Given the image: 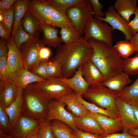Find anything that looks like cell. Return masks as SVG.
<instances>
[{
  "label": "cell",
  "mask_w": 138,
  "mask_h": 138,
  "mask_svg": "<svg viewBox=\"0 0 138 138\" xmlns=\"http://www.w3.org/2000/svg\"><path fill=\"white\" fill-rule=\"evenodd\" d=\"M92 53L90 44L82 37L76 42L57 48L51 60L60 64L62 77L68 78L73 76L80 66L90 60Z\"/></svg>",
  "instance_id": "cell-1"
},
{
  "label": "cell",
  "mask_w": 138,
  "mask_h": 138,
  "mask_svg": "<svg viewBox=\"0 0 138 138\" xmlns=\"http://www.w3.org/2000/svg\"><path fill=\"white\" fill-rule=\"evenodd\" d=\"M88 41L92 50L90 60L106 79L123 72L124 60L113 45L91 38Z\"/></svg>",
  "instance_id": "cell-2"
},
{
  "label": "cell",
  "mask_w": 138,
  "mask_h": 138,
  "mask_svg": "<svg viewBox=\"0 0 138 138\" xmlns=\"http://www.w3.org/2000/svg\"><path fill=\"white\" fill-rule=\"evenodd\" d=\"M27 10L39 21L61 28L75 27L66 13L44 0H28Z\"/></svg>",
  "instance_id": "cell-3"
},
{
  "label": "cell",
  "mask_w": 138,
  "mask_h": 138,
  "mask_svg": "<svg viewBox=\"0 0 138 138\" xmlns=\"http://www.w3.org/2000/svg\"><path fill=\"white\" fill-rule=\"evenodd\" d=\"M23 103L21 114L38 120H46L48 112V105L51 100L37 93L28 86L23 90Z\"/></svg>",
  "instance_id": "cell-4"
},
{
  "label": "cell",
  "mask_w": 138,
  "mask_h": 138,
  "mask_svg": "<svg viewBox=\"0 0 138 138\" xmlns=\"http://www.w3.org/2000/svg\"><path fill=\"white\" fill-rule=\"evenodd\" d=\"M118 93L110 90L101 83H98L89 85L82 96L90 102L118 114L116 105Z\"/></svg>",
  "instance_id": "cell-5"
},
{
  "label": "cell",
  "mask_w": 138,
  "mask_h": 138,
  "mask_svg": "<svg viewBox=\"0 0 138 138\" xmlns=\"http://www.w3.org/2000/svg\"><path fill=\"white\" fill-rule=\"evenodd\" d=\"M28 86L41 96L50 100H57L74 91L58 78L49 77L43 81Z\"/></svg>",
  "instance_id": "cell-6"
},
{
  "label": "cell",
  "mask_w": 138,
  "mask_h": 138,
  "mask_svg": "<svg viewBox=\"0 0 138 138\" xmlns=\"http://www.w3.org/2000/svg\"><path fill=\"white\" fill-rule=\"evenodd\" d=\"M113 30L108 23L100 21L93 16L88 21L84 30V38L87 41L91 38L113 45Z\"/></svg>",
  "instance_id": "cell-7"
},
{
  "label": "cell",
  "mask_w": 138,
  "mask_h": 138,
  "mask_svg": "<svg viewBox=\"0 0 138 138\" xmlns=\"http://www.w3.org/2000/svg\"><path fill=\"white\" fill-rule=\"evenodd\" d=\"M40 33L31 36L29 41L22 45L20 51L24 67L31 71L39 63V53L40 49L44 46L40 38Z\"/></svg>",
  "instance_id": "cell-8"
},
{
  "label": "cell",
  "mask_w": 138,
  "mask_h": 138,
  "mask_svg": "<svg viewBox=\"0 0 138 138\" xmlns=\"http://www.w3.org/2000/svg\"><path fill=\"white\" fill-rule=\"evenodd\" d=\"M66 14L75 27L83 32L89 19L93 16V7L90 0H82L69 8Z\"/></svg>",
  "instance_id": "cell-9"
},
{
  "label": "cell",
  "mask_w": 138,
  "mask_h": 138,
  "mask_svg": "<svg viewBox=\"0 0 138 138\" xmlns=\"http://www.w3.org/2000/svg\"><path fill=\"white\" fill-rule=\"evenodd\" d=\"M66 106L62 101L51 100L48 105V112L46 120L48 121L54 120L61 121L75 130L77 129L75 123V116L66 109Z\"/></svg>",
  "instance_id": "cell-10"
},
{
  "label": "cell",
  "mask_w": 138,
  "mask_h": 138,
  "mask_svg": "<svg viewBox=\"0 0 138 138\" xmlns=\"http://www.w3.org/2000/svg\"><path fill=\"white\" fill-rule=\"evenodd\" d=\"M104 13L105 17L98 20L109 24L113 30L121 31L124 35L125 40L130 41L133 34L129 26L128 22L117 12L113 6H110Z\"/></svg>",
  "instance_id": "cell-11"
},
{
  "label": "cell",
  "mask_w": 138,
  "mask_h": 138,
  "mask_svg": "<svg viewBox=\"0 0 138 138\" xmlns=\"http://www.w3.org/2000/svg\"><path fill=\"white\" fill-rule=\"evenodd\" d=\"M116 105L122 125V132H127L132 128H138V123L132 106L118 97Z\"/></svg>",
  "instance_id": "cell-12"
},
{
  "label": "cell",
  "mask_w": 138,
  "mask_h": 138,
  "mask_svg": "<svg viewBox=\"0 0 138 138\" xmlns=\"http://www.w3.org/2000/svg\"><path fill=\"white\" fill-rule=\"evenodd\" d=\"M45 79L33 74L24 67L10 73L9 82L18 89L23 90L31 84L41 82Z\"/></svg>",
  "instance_id": "cell-13"
},
{
  "label": "cell",
  "mask_w": 138,
  "mask_h": 138,
  "mask_svg": "<svg viewBox=\"0 0 138 138\" xmlns=\"http://www.w3.org/2000/svg\"><path fill=\"white\" fill-rule=\"evenodd\" d=\"M39 121L21 114L8 134L18 138H26L34 130L40 127Z\"/></svg>",
  "instance_id": "cell-14"
},
{
  "label": "cell",
  "mask_w": 138,
  "mask_h": 138,
  "mask_svg": "<svg viewBox=\"0 0 138 138\" xmlns=\"http://www.w3.org/2000/svg\"><path fill=\"white\" fill-rule=\"evenodd\" d=\"M75 123L77 129L83 131L102 135L103 131L92 113L80 116H75Z\"/></svg>",
  "instance_id": "cell-15"
},
{
  "label": "cell",
  "mask_w": 138,
  "mask_h": 138,
  "mask_svg": "<svg viewBox=\"0 0 138 138\" xmlns=\"http://www.w3.org/2000/svg\"><path fill=\"white\" fill-rule=\"evenodd\" d=\"M8 49L7 62L10 73L24 67L20 51L16 45L14 36H11L7 41Z\"/></svg>",
  "instance_id": "cell-16"
},
{
  "label": "cell",
  "mask_w": 138,
  "mask_h": 138,
  "mask_svg": "<svg viewBox=\"0 0 138 138\" xmlns=\"http://www.w3.org/2000/svg\"><path fill=\"white\" fill-rule=\"evenodd\" d=\"M82 65L76 71L73 76L69 78L63 77L58 78L61 81L69 86L75 93L82 96L86 92L89 84L83 77L82 72Z\"/></svg>",
  "instance_id": "cell-17"
},
{
  "label": "cell",
  "mask_w": 138,
  "mask_h": 138,
  "mask_svg": "<svg viewBox=\"0 0 138 138\" xmlns=\"http://www.w3.org/2000/svg\"><path fill=\"white\" fill-rule=\"evenodd\" d=\"M92 113L103 131L102 135L118 133L122 130V126L120 118L114 119L101 114Z\"/></svg>",
  "instance_id": "cell-18"
},
{
  "label": "cell",
  "mask_w": 138,
  "mask_h": 138,
  "mask_svg": "<svg viewBox=\"0 0 138 138\" xmlns=\"http://www.w3.org/2000/svg\"><path fill=\"white\" fill-rule=\"evenodd\" d=\"M82 72L83 77L89 85L101 83L106 80L101 72L90 60L82 65Z\"/></svg>",
  "instance_id": "cell-19"
},
{
  "label": "cell",
  "mask_w": 138,
  "mask_h": 138,
  "mask_svg": "<svg viewBox=\"0 0 138 138\" xmlns=\"http://www.w3.org/2000/svg\"><path fill=\"white\" fill-rule=\"evenodd\" d=\"M40 23L43 33L42 40L43 44L54 48H57L61 45L63 42L58 35V29L44 23Z\"/></svg>",
  "instance_id": "cell-20"
},
{
  "label": "cell",
  "mask_w": 138,
  "mask_h": 138,
  "mask_svg": "<svg viewBox=\"0 0 138 138\" xmlns=\"http://www.w3.org/2000/svg\"><path fill=\"white\" fill-rule=\"evenodd\" d=\"M132 82L129 75L122 72L106 80L101 83L110 90L119 93Z\"/></svg>",
  "instance_id": "cell-21"
},
{
  "label": "cell",
  "mask_w": 138,
  "mask_h": 138,
  "mask_svg": "<svg viewBox=\"0 0 138 138\" xmlns=\"http://www.w3.org/2000/svg\"><path fill=\"white\" fill-rule=\"evenodd\" d=\"M23 103V90L17 89L16 99L9 107L5 108L9 119L10 131L21 114Z\"/></svg>",
  "instance_id": "cell-22"
},
{
  "label": "cell",
  "mask_w": 138,
  "mask_h": 138,
  "mask_svg": "<svg viewBox=\"0 0 138 138\" xmlns=\"http://www.w3.org/2000/svg\"><path fill=\"white\" fill-rule=\"evenodd\" d=\"M57 100L65 103L68 109L75 116H82L90 112L77 100L74 91Z\"/></svg>",
  "instance_id": "cell-23"
},
{
  "label": "cell",
  "mask_w": 138,
  "mask_h": 138,
  "mask_svg": "<svg viewBox=\"0 0 138 138\" xmlns=\"http://www.w3.org/2000/svg\"><path fill=\"white\" fill-rule=\"evenodd\" d=\"M137 2V0H116L113 6L117 12L129 22L131 16L134 14Z\"/></svg>",
  "instance_id": "cell-24"
},
{
  "label": "cell",
  "mask_w": 138,
  "mask_h": 138,
  "mask_svg": "<svg viewBox=\"0 0 138 138\" xmlns=\"http://www.w3.org/2000/svg\"><path fill=\"white\" fill-rule=\"evenodd\" d=\"M118 97L132 106H138V75L135 82L118 93Z\"/></svg>",
  "instance_id": "cell-25"
},
{
  "label": "cell",
  "mask_w": 138,
  "mask_h": 138,
  "mask_svg": "<svg viewBox=\"0 0 138 138\" xmlns=\"http://www.w3.org/2000/svg\"><path fill=\"white\" fill-rule=\"evenodd\" d=\"M50 123L55 138H75L72 133L74 130L65 123L54 120L50 121Z\"/></svg>",
  "instance_id": "cell-26"
},
{
  "label": "cell",
  "mask_w": 138,
  "mask_h": 138,
  "mask_svg": "<svg viewBox=\"0 0 138 138\" xmlns=\"http://www.w3.org/2000/svg\"><path fill=\"white\" fill-rule=\"evenodd\" d=\"M75 94L78 101L90 112L104 115L114 119H119L118 114L101 108L94 103L86 101L84 99L82 95L80 94L75 93Z\"/></svg>",
  "instance_id": "cell-27"
},
{
  "label": "cell",
  "mask_w": 138,
  "mask_h": 138,
  "mask_svg": "<svg viewBox=\"0 0 138 138\" xmlns=\"http://www.w3.org/2000/svg\"><path fill=\"white\" fill-rule=\"evenodd\" d=\"M17 88L9 82L5 83L4 88L0 93V102L5 108L9 107L16 99Z\"/></svg>",
  "instance_id": "cell-28"
},
{
  "label": "cell",
  "mask_w": 138,
  "mask_h": 138,
  "mask_svg": "<svg viewBox=\"0 0 138 138\" xmlns=\"http://www.w3.org/2000/svg\"><path fill=\"white\" fill-rule=\"evenodd\" d=\"M27 0H18L15 6L13 28L11 36H14L17 30L22 19L27 11Z\"/></svg>",
  "instance_id": "cell-29"
},
{
  "label": "cell",
  "mask_w": 138,
  "mask_h": 138,
  "mask_svg": "<svg viewBox=\"0 0 138 138\" xmlns=\"http://www.w3.org/2000/svg\"><path fill=\"white\" fill-rule=\"evenodd\" d=\"M60 31V38L65 44L71 43L79 40L83 34L80 30L75 27L61 28Z\"/></svg>",
  "instance_id": "cell-30"
},
{
  "label": "cell",
  "mask_w": 138,
  "mask_h": 138,
  "mask_svg": "<svg viewBox=\"0 0 138 138\" xmlns=\"http://www.w3.org/2000/svg\"><path fill=\"white\" fill-rule=\"evenodd\" d=\"M22 21L24 29L31 36L42 31L39 21L28 10Z\"/></svg>",
  "instance_id": "cell-31"
},
{
  "label": "cell",
  "mask_w": 138,
  "mask_h": 138,
  "mask_svg": "<svg viewBox=\"0 0 138 138\" xmlns=\"http://www.w3.org/2000/svg\"><path fill=\"white\" fill-rule=\"evenodd\" d=\"M113 47L120 57L124 60L128 58L135 52L130 42L126 40L118 41Z\"/></svg>",
  "instance_id": "cell-32"
},
{
  "label": "cell",
  "mask_w": 138,
  "mask_h": 138,
  "mask_svg": "<svg viewBox=\"0 0 138 138\" xmlns=\"http://www.w3.org/2000/svg\"><path fill=\"white\" fill-rule=\"evenodd\" d=\"M123 71L129 75H138V53L124 60Z\"/></svg>",
  "instance_id": "cell-33"
},
{
  "label": "cell",
  "mask_w": 138,
  "mask_h": 138,
  "mask_svg": "<svg viewBox=\"0 0 138 138\" xmlns=\"http://www.w3.org/2000/svg\"><path fill=\"white\" fill-rule=\"evenodd\" d=\"M15 8L9 9L0 10V14L3 17L1 22L4 27L11 36L12 31V28L14 19Z\"/></svg>",
  "instance_id": "cell-34"
},
{
  "label": "cell",
  "mask_w": 138,
  "mask_h": 138,
  "mask_svg": "<svg viewBox=\"0 0 138 138\" xmlns=\"http://www.w3.org/2000/svg\"><path fill=\"white\" fill-rule=\"evenodd\" d=\"M82 0H47L49 4L55 7L61 12L66 13V11L71 7L77 4Z\"/></svg>",
  "instance_id": "cell-35"
},
{
  "label": "cell",
  "mask_w": 138,
  "mask_h": 138,
  "mask_svg": "<svg viewBox=\"0 0 138 138\" xmlns=\"http://www.w3.org/2000/svg\"><path fill=\"white\" fill-rule=\"evenodd\" d=\"M22 21L14 36L15 43L19 49L29 41L31 36L24 29Z\"/></svg>",
  "instance_id": "cell-36"
},
{
  "label": "cell",
  "mask_w": 138,
  "mask_h": 138,
  "mask_svg": "<svg viewBox=\"0 0 138 138\" xmlns=\"http://www.w3.org/2000/svg\"><path fill=\"white\" fill-rule=\"evenodd\" d=\"M8 55L0 57V82H9L10 74L7 62Z\"/></svg>",
  "instance_id": "cell-37"
},
{
  "label": "cell",
  "mask_w": 138,
  "mask_h": 138,
  "mask_svg": "<svg viewBox=\"0 0 138 138\" xmlns=\"http://www.w3.org/2000/svg\"><path fill=\"white\" fill-rule=\"evenodd\" d=\"M0 129L7 134H9L11 127L9 117L3 104L0 102Z\"/></svg>",
  "instance_id": "cell-38"
},
{
  "label": "cell",
  "mask_w": 138,
  "mask_h": 138,
  "mask_svg": "<svg viewBox=\"0 0 138 138\" xmlns=\"http://www.w3.org/2000/svg\"><path fill=\"white\" fill-rule=\"evenodd\" d=\"M47 74L49 77L60 78L63 77L60 64L54 61L50 60L47 67Z\"/></svg>",
  "instance_id": "cell-39"
},
{
  "label": "cell",
  "mask_w": 138,
  "mask_h": 138,
  "mask_svg": "<svg viewBox=\"0 0 138 138\" xmlns=\"http://www.w3.org/2000/svg\"><path fill=\"white\" fill-rule=\"evenodd\" d=\"M39 131L40 138H55L52 131L50 121L45 120L41 122Z\"/></svg>",
  "instance_id": "cell-40"
},
{
  "label": "cell",
  "mask_w": 138,
  "mask_h": 138,
  "mask_svg": "<svg viewBox=\"0 0 138 138\" xmlns=\"http://www.w3.org/2000/svg\"><path fill=\"white\" fill-rule=\"evenodd\" d=\"M49 61V60L40 61L31 72L45 79L48 78L47 67Z\"/></svg>",
  "instance_id": "cell-41"
},
{
  "label": "cell",
  "mask_w": 138,
  "mask_h": 138,
  "mask_svg": "<svg viewBox=\"0 0 138 138\" xmlns=\"http://www.w3.org/2000/svg\"><path fill=\"white\" fill-rule=\"evenodd\" d=\"M93 7V11L94 17L99 20L105 16L104 13L102 12L103 5L98 0H90Z\"/></svg>",
  "instance_id": "cell-42"
},
{
  "label": "cell",
  "mask_w": 138,
  "mask_h": 138,
  "mask_svg": "<svg viewBox=\"0 0 138 138\" xmlns=\"http://www.w3.org/2000/svg\"><path fill=\"white\" fill-rule=\"evenodd\" d=\"M72 133L75 138H100V135L86 132L78 129L73 130Z\"/></svg>",
  "instance_id": "cell-43"
},
{
  "label": "cell",
  "mask_w": 138,
  "mask_h": 138,
  "mask_svg": "<svg viewBox=\"0 0 138 138\" xmlns=\"http://www.w3.org/2000/svg\"><path fill=\"white\" fill-rule=\"evenodd\" d=\"M135 17L133 20L128 22L129 26L133 35L138 32V7H136L134 14Z\"/></svg>",
  "instance_id": "cell-44"
},
{
  "label": "cell",
  "mask_w": 138,
  "mask_h": 138,
  "mask_svg": "<svg viewBox=\"0 0 138 138\" xmlns=\"http://www.w3.org/2000/svg\"><path fill=\"white\" fill-rule=\"evenodd\" d=\"M100 138H138V136H133L128 132L115 133L106 135H100Z\"/></svg>",
  "instance_id": "cell-45"
},
{
  "label": "cell",
  "mask_w": 138,
  "mask_h": 138,
  "mask_svg": "<svg viewBox=\"0 0 138 138\" xmlns=\"http://www.w3.org/2000/svg\"><path fill=\"white\" fill-rule=\"evenodd\" d=\"M51 54L50 49L44 46L40 49L39 53V59L40 62L41 61L49 60Z\"/></svg>",
  "instance_id": "cell-46"
},
{
  "label": "cell",
  "mask_w": 138,
  "mask_h": 138,
  "mask_svg": "<svg viewBox=\"0 0 138 138\" xmlns=\"http://www.w3.org/2000/svg\"><path fill=\"white\" fill-rule=\"evenodd\" d=\"M17 0H1L0 1V10H4L11 9L14 7L13 6L16 2Z\"/></svg>",
  "instance_id": "cell-47"
},
{
  "label": "cell",
  "mask_w": 138,
  "mask_h": 138,
  "mask_svg": "<svg viewBox=\"0 0 138 138\" xmlns=\"http://www.w3.org/2000/svg\"><path fill=\"white\" fill-rule=\"evenodd\" d=\"M8 49L7 41L0 39V57L8 55Z\"/></svg>",
  "instance_id": "cell-48"
},
{
  "label": "cell",
  "mask_w": 138,
  "mask_h": 138,
  "mask_svg": "<svg viewBox=\"0 0 138 138\" xmlns=\"http://www.w3.org/2000/svg\"><path fill=\"white\" fill-rule=\"evenodd\" d=\"M130 41L133 45L135 51L138 53V32L133 35Z\"/></svg>",
  "instance_id": "cell-49"
},
{
  "label": "cell",
  "mask_w": 138,
  "mask_h": 138,
  "mask_svg": "<svg viewBox=\"0 0 138 138\" xmlns=\"http://www.w3.org/2000/svg\"><path fill=\"white\" fill-rule=\"evenodd\" d=\"M0 36L3 39L6 40L9 39L11 37L1 22H0Z\"/></svg>",
  "instance_id": "cell-50"
},
{
  "label": "cell",
  "mask_w": 138,
  "mask_h": 138,
  "mask_svg": "<svg viewBox=\"0 0 138 138\" xmlns=\"http://www.w3.org/2000/svg\"><path fill=\"white\" fill-rule=\"evenodd\" d=\"M40 127L31 132L26 138H40L39 131Z\"/></svg>",
  "instance_id": "cell-51"
},
{
  "label": "cell",
  "mask_w": 138,
  "mask_h": 138,
  "mask_svg": "<svg viewBox=\"0 0 138 138\" xmlns=\"http://www.w3.org/2000/svg\"><path fill=\"white\" fill-rule=\"evenodd\" d=\"M0 138H18L16 137L7 134L0 129Z\"/></svg>",
  "instance_id": "cell-52"
},
{
  "label": "cell",
  "mask_w": 138,
  "mask_h": 138,
  "mask_svg": "<svg viewBox=\"0 0 138 138\" xmlns=\"http://www.w3.org/2000/svg\"><path fill=\"white\" fill-rule=\"evenodd\" d=\"M128 132L133 136H138V128H132L130 129Z\"/></svg>",
  "instance_id": "cell-53"
},
{
  "label": "cell",
  "mask_w": 138,
  "mask_h": 138,
  "mask_svg": "<svg viewBox=\"0 0 138 138\" xmlns=\"http://www.w3.org/2000/svg\"><path fill=\"white\" fill-rule=\"evenodd\" d=\"M131 106L133 110L135 116L138 123V106Z\"/></svg>",
  "instance_id": "cell-54"
}]
</instances>
